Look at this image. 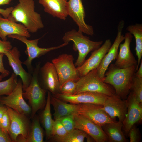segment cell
Returning a JSON list of instances; mask_svg holds the SVG:
<instances>
[{
  "mask_svg": "<svg viewBox=\"0 0 142 142\" xmlns=\"http://www.w3.org/2000/svg\"><path fill=\"white\" fill-rule=\"evenodd\" d=\"M136 67L134 65L120 68L111 64L105 73L103 81L113 87L116 95L121 98H125L130 91Z\"/></svg>",
  "mask_w": 142,
  "mask_h": 142,
  "instance_id": "cell-1",
  "label": "cell"
},
{
  "mask_svg": "<svg viewBox=\"0 0 142 142\" xmlns=\"http://www.w3.org/2000/svg\"><path fill=\"white\" fill-rule=\"evenodd\" d=\"M11 14L15 21L21 23L31 33L44 27L40 14L35 11L34 0H18Z\"/></svg>",
  "mask_w": 142,
  "mask_h": 142,
  "instance_id": "cell-2",
  "label": "cell"
},
{
  "mask_svg": "<svg viewBox=\"0 0 142 142\" xmlns=\"http://www.w3.org/2000/svg\"><path fill=\"white\" fill-rule=\"evenodd\" d=\"M83 33L79 30L73 29L65 32L62 38L64 42H73V49L78 52V57L74 64L77 67L83 63L90 52L98 49L103 43L102 41L91 40Z\"/></svg>",
  "mask_w": 142,
  "mask_h": 142,
  "instance_id": "cell-3",
  "label": "cell"
},
{
  "mask_svg": "<svg viewBox=\"0 0 142 142\" xmlns=\"http://www.w3.org/2000/svg\"><path fill=\"white\" fill-rule=\"evenodd\" d=\"M40 67V63L36 65L32 72L31 82L23 93V98L28 100L31 106L32 118L38 110L45 107L47 100V90L42 87L39 82L38 74Z\"/></svg>",
  "mask_w": 142,
  "mask_h": 142,
  "instance_id": "cell-4",
  "label": "cell"
},
{
  "mask_svg": "<svg viewBox=\"0 0 142 142\" xmlns=\"http://www.w3.org/2000/svg\"><path fill=\"white\" fill-rule=\"evenodd\" d=\"M84 92H97L109 96L115 94L113 89L99 77L96 68L80 77L77 81L74 95Z\"/></svg>",
  "mask_w": 142,
  "mask_h": 142,
  "instance_id": "cell-5",
  "label": "cell"
},
{
  "mask_svg": "<svg viewBox=\"0 0 142 142\" xmlns=\"http://www.w3.org/2000/svg\"><path fill=\"white\" fill-rule=\"evenodd\" d=\"M6 106L11 119L8 134L12 142H26L31 125L28 118L26 115Z\"/></svg>",
  "mask_w": 142,
  "mask_h": 142,
  "instance_id": "cell-6",
  "label": "cell"
},
{
  "mask_svg": "<svg viewBox=\"0 0 142 142\" xmlns=\"http://www.w3.org/2000/svg\"><path fill=\"white\" fill-rule=\"evenodd\" d=\"M9 38L17 39L24 43L26 46L25 53L27 56L26 60L22 63L27 68L29 72H33L32 62L35 59L38 58L47 53L67 45L69 43L64 42L57 46L47 48H42L38 47V43L40 38L33 40H29L25 36L17 35H11L8 36Z\"/></svg>",
  "mask_w": 142,
  "mask_h": 142,
  "instance_id": "cell-7",
  "label": "cell"
},
{
  "mask_svg": "<svg viewBox=\"0 0 142 142\" xmlns=\"http://www.w3.org/2000/svg\"><path fill=\"white\" fill-rule=\"evenodd\" d=\"M74 60L72 55L67 54H62L52 60L59 77L60 87L68 81H77L79 79Z\"/></svg>",
  "mask_w": 142,
  "mask_h": 142,
  "instance_id": "cell-8",
  "label": "cell"
},
{
  "mask_svg": "<svg viewBox=\"0 0 142 142\" xmlns=\"http://www.w3.org/2000/svg\"><path fill=\"white\" fill-rule=\"evenodd\" d=\"M23 85L21 79L18 80L17 85L10 94L0 97V104L8 106L18 113L25 115L31 113V109L23 97Z\"/></svg>",
  "mask_w": 142,
  "mask_h": 142,
  "instance_id": "cell-9",
  "label": "cell"
},
{
  "mask_svg": "<svg viewBox=\"0 0 142 142\" xmlns=\"http://www.w3.org/2000/svg\"><path fill=\"white\" fill-rule=\"evenodd\" d=\"M67 14L75 22L78 30L87 35L94 34L93 27L87 24L85 21V13L81 0H69L66 7Z\"/></svg>",
  "mask_w": 142,
  "mask_h": 142,
  "instance_id": "cell-10",
  "label": "cell"
},
{
  "mask_svg": "<svg viewBox=\"0 0 142 142\" xmlns=\"http://www.w3.org/2000/svg\"><path fill=\"white\" fill-rule=\"evenodd\" d=\"M124 25L125 22L124 20H121L119 22L117 26V36L114 42L96 68L98 74L103 80L110 64L113 61L116 59L119 45L124 39V36L122 33Z\"/></svg>",
  "mask_w": 142,
  "mask_h": 142,
  "instance_id": "cell-11",
  "label": "cell"
},
{
  "mask_svg": "<svg viewBox=\"0 0 142 142\" xmlns=\"http://www.w3.org/2000/svg\"><path fill=\"white\" fill-rule=\"evenodd\" d=\"M75 128L82 130L92 137L96 142L108 141V137L102 127L77 113L74 114Z\"/></svg>",
  "mask_w": 142,
  "mask_h": 142,
  "instance_id": "cell-12",
  "label": "cell"
},
{
  "mask_svg": "<svg viewBox=\"0 0 142 142\" xmlns=\"http://www.w3.org/2000/svg\"><path fill=\"white\" fill-rule=\"evenodd\" d=\"M43 89L52 95L60 93L59 77L56 68L52 63L47 62L41 67L39 73Z\"/></svg>",
  "mask_w": 142,
  "mask_h": 142,
  "instance_id": "cell-13",
  "label": "cell"
},
{
  "mask_svg": "<svg viewBox=\"0 0 142 142\" xmlns=\"http://www.w3.org/2000/svg\"><path fill=\"white\" fill-rule=\"evenodd\" d=\"M102 106L91 103L79 104L77 113L102 127L106 123L114 121V120L102 109Z\"/></svg>",
  "mask_w": 142,
  "mask_h": 142,
  "instance_id": "cell-14",
  "label": "cell"
},
{
  "mask_svg": "<svg viewBox=\"0 0 142 142\" xmlns=\"http://www.w3.org/2000/svg\"><path fill=\"white\" fill-rule=\"evenodd\" d=\"M53 95L70 104L91 103L102 105L109 96L101 93L90 92H82L72 95L57 93Z\"/></svg>",
  "mask_w": 142,
  "mask_h": 142,
  "instance_id": "cell-15",
  "label": "cell"
},
{
  "mask_svg": "<svg viewBox=\"0 0 142 142\" xmlns=\"http://www.w3.org/2000/svg\"><path fill=\"white\" fill-rule=\"evenodd\" d=\"M112 44L110 39H106L99 48L91 52L89 57L82 65L77 67L80 77L98 67Z\"/></svg>",
  "mask_w": 142,
  "mask_h": 142,
  "instance_id": "cell-16",
  "label": "cell"
},
{
  "mask_svg": "<svg viewBox=\"0 0 142 142\" xmlns=\"http://www.w3.org/2000/svg\"><path fill=\"white\" fill-rule=\"evenodd\" d=\"M102 109L112 119L117 117L119 121L123 122L127 112V100H122L115 94L108 96L102 106Z\"/></svg>",
  "mask_w": 142,
  "mask_h": 142,
  "instance_id": "cell-17",
  "label": "cell"
},
{
  "mask_svg": "<svg viewBox=\"0 0 142 142\" xmlns=\"http://www.w3.org/2000/svg\"><path fill=\"white\" fill-rule=\"evenodd\" d=\"M7 57L9 65L11 67L14 73L21 78L24 91L29 85L32 78V75L27 72L23 68L22 62L20 59V52L18 48L14 47L10 50L4 53Z\"/></svg>",
  "mask_w": 142,
  "mask_h": 142,
  "instance_id": "cell-18",
  "label": "cell"
},
{
  "mask_svg": "<svg viewBox=\"0 0 142 142\" xmlns=\"http://www.w3.org/2000/svg\"><path fill=\"white\" fill-rule=\"evenodd\" d=\"M127 111L125 118L123 122L124 130L128 133L131 128L136 123L142 120V104H140L131 91L126 100Z\"/></svg>",
  "mask_w": 142,
  "mask_h": 142,
  "instance_id": "cell-19",
  "label": "cell"
},
{
  "mask_svg": "<svg viewBox=\"0 0 142 142\" xmlns=\"http://www.w3.org/2000/svg\"><path fill=\"white\" fill-rule=\"evenodd\" d=\"M124 36V42L119 45V51L116 61L114 64L120 68H127L134 65H137V60L130 48L133 35L129 32H127Z\"/></svg>",
  "mask_w": 142,
  "mask_h": 142,
  "instance_id": "cell-20",
  "label": "cell"
},
{
  "mask_svg": "<svg viewBox=\"0 0 142 142\" xmlns=\"http://www.w3.org/2000/svg\"><path fill=\"white\" fill-rule=\"evenodd\" d=\"M17 35L30 37L29 32L22 24H18L10 14L7 18H3L0 15V38L3 40H7V36Z\"/></svg>",
  "mask_w": 142,
  "mask_h": 142,
  "instance_id": "cell-21",
  "label": "cell"
},
{
  "mask_svg": "<svg viewBox=\"0 0 142 142\" xmlns=\"http://www.w3.org/2000/svg\"><path fill=\"white\" fill-rule=\"evenodd\" d=\"M67 1V0H38L45 12L63 20H65L68 16L66 9Z\"/></svg>",
  "mask_w": 142,
  "mask_h": 142,
  "instance_id": "cell-22",
  "label": "cell"
},
{
  "mask_svg": "<svg viewBox=\"0 0 142 142\" xmlns=\"http://www.w3.org/2000/svg\"><path fill=\"white\" fill-rule=\"evenodd\" d=\"M50 103L54 111L55 120L77 113L79 106V104H68L52 95Z\"/></svg>",
  "mask_w": 142,
  "mask_h": 142,
  "instance_id": "cell-23",
  "label": "cell"
},
{
  "mask_svg": "<svg viewBox=\"0 0 142 142\" xmlns=\"http://www.w3.org/2000/svg\"><path fill=\"white\" fill-rule=\"evenodd\" d=\"M123 122L119 121L106 123L102 128L110 142H126L127 140L122 131Z\"/></svg>",
  "mask_w": 142,
  "mask_h": 142,
  "instance_id": "cell-24",
  "label": "cell"
},
{
  "mask_svg": "<svg viewBox=\"0 0 142 142\" xmlns=\"http://www.w3.org/2000/svg\"><path fill=\"white\" fill-rule=\"evenodd\" d=\"M128 32L133 35L135 38L136 47L135 50L138 58L136 71L139 67L142 57V24L139 23L128 26L126 28Z\"/></svg>",
  "mask_w": 142,
  "mask_h": 142,
  "instance_id": "cell-25",
  "label": "cell"
},
{
  "mask_svg": "<svg viewBox=\"0 0 142 142\" xmlns=\"http://www.w3.org/2000/svg\"><path fill=\"white\" fill-rule=\"evenodd\" d=\"M51 95L50 92L48 91L46 104L41 116V122L45 129L46 138L47 140L52 137V130L53 121L52 119L51 112L50 99Z\"/></svg>",
  "mask_w": 142,
  "mask_h": 142,
  "instance_id": "cell-26",
  "label": "cell"
},
{
  "mask_svg": "<svg viewBox=\"0 0 142 142\" xmlns=\"http://www.w3.org/2000/svg\"><path fill=\"white\" fill-rule=\"evenodd\" d=\"M87 134L83 131L75 129L62 136H54L52 141L57 142H83Z\"/></svg>",
  "mask_w": 142,
  "mask_h": 142,
  "instance_id": "cell-27",
  "label": "cell"
},
{
  "mask_svg": "<svg viewBox=\"0 0 142 142\" xmlns=\"http://www.w3.org/2000/svg\"><path fill=\"white\" fill-rule=\"evenodd\" d=\"M31 124L29 133L26 142H43V132L39 119L36 115L33 118Z\"/></svg>",
  "mask_w": 142,
  "mask_h": 142,
  "instance_id": "cell-28",
  "label": "cell"
},
{
  "mask_svg": "<svg viewBox=\"0 0 142 142\" xmlns=\"http://www.w3.org/2000/svg\"><path fill=\"white\" fill-rule=\"evenodd\" d=\"M17 77L13 73L8 79L1 81L4 77L2 74L0 75V97L4 95H8L12 93L17 83Z\"/></svg>",
  "mask_w": 142,
  "mask_h": 142,
  "instance_id": "cell-29",
  "label": "cell"
},
{
  "mask_svg": "<svg viewBox=\"0 0 142 142\" xmlns=\"http://www.w3.org/2000/svg\"><path fill=\"white\" fill-rule=\"evenodd\" d=\"M135 95L137 100L142 104V77L135 75L134 77L130 91Z\"/></svg>",
  "mask_w": 142,
  "mask_h": 142,
  "instance_id": "cell-30",
  "label": "cell"
},
{
  "mask_svg": "<svg viewBox=\"0 0 142 142\" xmlns=\"http://www.w3.org/2000/svg\"><path fill=\"white\" fill-rule=\"evenodd\" d=\"M77 81L71 80L64 83L60 87V93L68 95H74L76 89Z\"/></svg>",
  "mask_w": 142,
  "mask_h": 142,
  "instance_id": "cell-31",
  "label": "cell"
},
{
  "mask_svg": "<svg viewBox=\"0 0 142 142\" xmlns=\"http://www.w3.org/2000/svg\"><path fill=\"white\" fill-rule=\"evenodd\" d=\"M67 133L58 119L53 120L52 130V137L55 135L63 136Z\"/></svg>",
  "mask_w": 142,
  "mask_h": 142,
  "instance_id": "cell-32",
  "label": "cell"
},
{
  "mask_svg": "<svg viewBox=\"0 0 142 142\" xmlns=\"http://www.w3.org/2000/svg\"><path fill=\"white\" fill-rule=\"evenodd\" d=\"M74 114L58 119L68 132L75 129L74 120Z\"/></svg>",
  "mask_w": 142,
  "mask_h": 142,
  "instance_id": "cell-33",
  "label": "cell"
},
{
  "mask_svg": "<svg viewBox=\"0 0 142 142\" xmlns=\"http://www.w3.org/2000/svg\"><path fill=\"white\" fill-rule=\"evenodd\" d=\"M11 119L7 111L4 113L0 121V128L4 132L8 134Z\"/></svg>",
  "mask_w": 142,
  "mask_h": 142,
  "instance_id": "cell-34",
  "label": "cell"
},
{
  "mask_svg": "<svg viewBox=\"0 0 142 142\" xmlns=\"http://www.w3.org/2000/svg\"><path fill=\"white\" fill-rule=\"evenodd\" d=\"M130 142H139L141 139L138 129L134 125L129 130L128 133Z\"/></svg>",
  "mask_w": 142,
  "mask_h": 142,
  "instance_id": "cell-35",
  "label": "cell"
},
{
  "mask_svg": "<svg viewBox=\"0 0 142 142\" xmlns=\"http://www.w3.org/2000/svg\"><path fill=\"white\" fill-rule=\"evenodd\" d=\"M12 48V46L9 41L0 39V53L4 54L6 52L10 50Z\"/></svg>",
  "mask_w": 142,
  "mask_h": 142,
  "instance_id": "cell-36",
  "label": "cell"
},
{
  "mask_svg": "<svg viewBox=\"0 0 142 142\" xmlns=\"http://www.w3.org/2000/svg\"><path fill=\"white\" fill-rule=\"evenodd\" d=\"M4 55L3 53H0V73L4 78L8 76L10 73L9 71L5 68L3 62V58Z\"/></svg>",
  "mask_w": 142,
  "mask_h": 142,
  "instance_id": "cell-37",
  "label": "cell"
},
{
  "mask_svg": "<svg viewBox=\"0 0 142 142\" xmlns=\"http://www.w3.org/2000/svg\"><path fill=\"white\" fill-rule=\"evenodd\" d=\"M0 142H12L9 134L3 131L0 128Z\"/></svg>",
  "mask_w": 142,
  "mask_h": 142,
  "instance_id": "cell-38",
  "label": "cell"
},
{
  "mask_svg": "<svg viewBox=\"0 0 142 142\" xmlns=\"http://www.w3.org/2000/svg\"><path fill=\"white\" fill-rule=\"evenodd\" d=\"M13 7H11L6 8L5 9L0 8V14L2 15L4 18H7L11 14Z\"/></svg>",
  "mask_w": 142,
  "mask_h": 142,
  "instance_id": "cell-39",
  "label": "cell"
},
{
  "mask_svg": "<svg viewBox=\"0 0 142 142\" xmlns=\"http://www.w3.org/2000/svg\"><path fill=\"white\" fill-rule=\"evenodd\" d=\"M7 106L0 104V121L4 113L7 111Z\"/></svg>",
  "mask_w": 142,
  "mask_h": 142,
  "instance_id": "cell-40",
  "label": "cell"
},
{
  "mask_svg": "<svg viewBox=\"0 0 142 142\" xmlns=\"http://www.w3.org/2000/svg\"><path fill=\"white\" fill-rule=\"evenodd\" d=\"M140 64L135 73V75L140 77H142V60H141Z\"/></svg>",
  "mask_w": 142,
  "mask_h": 142,
  "instance_id": "cell-41",
  "label": "cell"
},
{
  "mask_svg": "<svg viewBox=\"0 0 142 142\" xmlns=\"http://www.w3.org/2000/svg\"><path fill=\"white\" fill-rule=\"evenodd\" d=\"M12 0H0V6L1 5H8L9 4Z\"/></svg>",
  "mask_w": 142,
  "mask_h": 142,
  "instance_id": "cell-42",
  "label": "cell"
},
{
  "mask_svg": "<svg viewBox=\"0 0 142 142\" xmlns=\"http://www.w3.org/2000/svg\"><path fill=\"white\" fill-rule=\"evenodd\" d=\"M86 138L87 142L95 141L94 139L92 137L88 134L87 135Z\"/></svg>",
  "mask_w": 142,
  "mask_h": 142,
  "instance_id": "cell-43",
  "label": "cell"
}]
</instances>
